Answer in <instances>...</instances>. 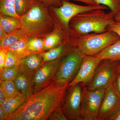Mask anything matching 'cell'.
<instances>
[{
    "instance_id": "obj_1",
    "label": "cell",
    "mask_w": 120,
    "mask_h": 120,
    "mask_svg": "<svg viewBox=\"0 0 120 120\" xmlns=\"http://www.w3.org/2000/svg\"><path fill=\"white\" fill-rule=\"evenodd\" d=\"M69 83L60 86L53 81L34 92L6 120H45L57 108L61 107Z\"/></svg>"
},
{
    "instance_id": "obj_2",
    "label": "cell",
    "mask_w": 120,
    "mask_h": 120,
    "mask_svg": "<svg viewBox=\"0 0 120 120\" xmlns=\"http://www.w3.org/2000/svg\"><path fill=\"white\" fill-rule=\"evenodd\" d=\"M22 30L28 38H41L52 32L53 24L47 6L35 0L28 12L20 17Z\"/></svg>"
},
{
    "instance_id": "obj_3",
    "label": "cell",
    "mask_w": 120,
    "mask_h": 120,
    "mask_svg": "<svg viewBox=\"0 0 120 120\" xmlns=\"http://www.w3.org/2000/svg\"><path fill=\"white\" fill-rule=\"evenodd\" d=\"M116 15L112 11L106 13L102 9L88 11L73 17L69 27L77 36L91 33H103L107 31V26L114 20Z\"/></svg>"
},
{
    "instance_id": "obj_4",
    "label": "cell",
    "mask_w": 120,
    "mask_h": 120,
    "mask_svg": "<svg viewBox=\"0 0 120 120\" xmlns=\"http://www.w3.org/2000/svg\"><path fill=\"white\" fill-rule=\"evenodd\" d=\"M120 39L117 33L107 31L103 33H91L77 36L74 45L84 55L95 56Z\"/></svg>"
},
{
    "instance_id": "obj_5",
    "label": "cell",
    "mask_w": 120,
    "mask_h": 120,
    "mask_svg": "<svg viewBox=\"0 0 120 120\" xmlns=\"http://www.w3.org/2000/svg\"><path fill=\"white\" fill-rule=\"evenodd\" d=\"M84 55L75 46L72 47L61 60L54 81L60 86L70 83L79 70Z\"/></svg>"
},
{
    "instance_id": "obj_6",
    "label": "cell",
    "mask_w": 120,
    "mask_h": 120,
    "mask_svg": "<svg viewBox=\"0 0 120 120\" xmlns=\"http://www.w3.org/2000/svg\"><path fill=\"white\" fill-rule=\"evenodd\" d=\"M86 86L79 83L70 87L65 96L61 108L68 120H84L82 113V99Z\"/></svg>"
},
{
    "instance_id": "obj_7",
    "label": "cell",
    "mask_w": 120,
    "mask_h": 120,
    "mask_svg": "<svg viewBox=\"0 0 120 120\" xmlns=\"http://www.w3.org/2000/svg\"><path fill=\"white\" fill-rule=\"evenodd\" d=\"M119 61L103 60L98 67L92 81L86 86L88 90L106 88L113 83L117 73Z\"/></svg>"
},
{
    "instance_id": "obj_8",
    "label": "cell",
    "mask_w": 120,
    "mask_h": 120,
    "mask_svg": "<svg viewBox=\"0 0 120 120\" xmlns=\"http://www.w3.org/2000/svg\"><path fill=\"white\" fill-rule=\"evenodd\" d=\"M105 88L91 90L85 87L82 99L84 120H98L99 112Z\"/></svg>"
},
{
    "instance_id": "obj_9",
    "label": "cell",
    "mask_w": 120,
    "mask_h": 120,
    "mask_svg": "<svg viewBox=\"0 0 120 120\" xmlns=\"http://www.w3.org/2000/svg\"><path fill=\"white\" fill-rule=\"evenodd\" d=\"M108 9V7L103 5L82 6L64 0L60 7L53 8V10L65 27L69 29L71 19L76 15L95 9L105 10Z\"/></svg>"
},
{
    "instance_id": "obj_10",
    "label": "cell",
    "mask_w": 120,
    "mask_h": 120,
    "mask_svg": "<svg viewBox=\"0 0 120 120\" xmlns=\"http://www.w3.org/2000/svg\"><path fill=\"white\" fill-rule=\"evenodd\" d=\"M103 59L97 56L84 55L82 64L73 80L69 84L68 87L77 84L82 83L86 86L92 81L96 69Z\"/></svg>"
},
{
    "instance_id": "obj_11",
    "label": "cell",
    "mask_w": 120,
    "mask_h": 120,
    "mask_svg": "<svg viewBox=\"0 0 120 120\" xmlns=\"http://www.w3.org/2000/svg\"><path fill=\"white\" fill-rule=\"evenodd\" d=\"M120 108V98L112 83L105 89L98 120H108Z\"/></svg>"
},
{
    "instance_id": "obj_12",
    "label": "cell",
    "mask_w": 120,
    "mask_h": 120,
    "mask_svg": "<svg viewBox=\"0 0 120 120\" xmlns=\"http://www.w3.org/2000/svg\"><path fill=\"white\" fill-rule=\"evenodd\" d=\"M62 58L43 65L35 72L32 77L34 92L45 88L53 82Z\"/></svg>"
},
{
    "instance_id": "obj_13",
    "label": "cell",
    "mask_w": 120,
    "mask_h": 120,
    "mask_svg": "<svg viewBox=\"0 0 120 120\" xmlns=\"http://www.w3.org/2000/svg\"><path fill=\"white\" fill-rule=\"evenodd\" d=\"M13 81L19 92L27 97L34 93L32 76L27 73L20 66L17 76Z\"/></svg>"
},
{
    "instance_id": "obj_14",
    "label": "cell",
    "mask_w": 120,
    "mask_h": 120,
    "mask_svg": "<svg viewBox=\"0 0 120 120\" xmlns=\"http://www.w3.org/2000/svg\"><path fill=\"white\" fill-rule=\"evenodd\" d=\"M71 43L68 41H65L57 47L48 50L47 52L41 53V56L43 60L42 65L62 58L64 55L68 53L72 47L74 46V45H70Z\"/></svg>"
},
{
    "instance_id": "obj_15",
    "label": "cell",
    "mask_w": 120,
    "mask_h": 120,
    "mask_svg": "<svg viewBox=\"0 0 120 120\" xmlns=\"http://www.w3.org/2000/svg\"><path fill=\"white\" fill-rule=\"evenodd\" d=\"M41 53H32L20 60L19 65L26 72L33 77L35 72L42 64Z\"/></svg>"
},
{
    "instance_id": "obj_16",
    "label": "cell",
    "mask_w": 120,
    "mask_h": 120,
    "mask_svg": "<svg viewBox=\"0 0 120 120\" xmlns=\"http://www.w3.org/2000/svg\"><path fill=\"white\" fill-rule=\"evenodd\" d=\"M27 98L25 95L19 92L12 97L6 98L0 106L4 110L7 117L9 114L15 112L24 103Z\"/></svg>"
},
{
    "instance_id": "obj_17",
    "label": "cell",
    "mask_w": 120,
    "mask_h": 120,
    "mask_svg": "<svg viewBox=\"0 0 120 120\" xmlns=\"http://www.w3.org/2000/svg\"><path fill=\"white\" fill-rule=\"evenodd\" d=\"M0 25L8 34L21 29L22 27V22L19 18L2 14L0 15Z\"/></svg>"
},
{
    "instance_id": "obj_18",
    "label": "cell",
    "mask_w": 120,
    "mask_h": 120,
    "mask_svg": "<svg viewBox=\"0 0 120 120\" xmlns=\"http://www.w3.org/2000/svg\"><path fill=\"white\" fill-rule=\"evenodd\" d=\"M28 38L26 36H24L7 49L14 53L19 57L20 60H22L33 53L28 49L27 45Z\"/></svg>"
},
{
    "instance_id": "obj_19",
    "label": "cell",
    "mask_w": 120,
    "mask_h": 120,
    "mask_svg": "<svg viewBox=\"0 0 120 120\" xmlns=\"http://www.w3.org/2000/svg\"><path fill=\"white\" fill-rule=\"evenodd\" d=\"M96 56L103 60L120 61V39L110 45Z\"/></svg>"
},
{
    "instance_id": "obj_20",
    "label": "cell",
    "mask_w": 120,
    "mask_h": 120,
    "mask_svg": "<svg viewBox=\"0 0 120 120\" xmlns=\"http://www.w3.org/2000/svg\"><path fill=\"white\" fill-rule=\"evenodd\" d=\"M45 50H49L57 47L64 41V36L61 31L56 30L47 35L44 39Z\"/></svg>"
},
{
    "instance_id": "obj_21",
    "label": "cell",
    "mask_w": 120,
    "mask_h": 120,
    "mask_svg": "<svg viewBox=\"0 0 120 120\" xmlns=\"http://www.w3.org/2000/svg\"><path fill=\"white\" fill-rule=\"evenodd\" d=\"M26 36L22 29L16 30L0 38V48L7 49L11 45L15 43Z\"/></svg>"
},
{
    "instance_id": "obj_22",
    "label": "cell",
    "mask_w": 120,
    "mask_h": 120,
    "mask_svg": "<svg viewBox=\"0 0 120 120\" xmlns=\"http://www.w3.org/2000/svg\"><path fill=\"white\" fill-rule=\"evenodd\" d=\"M0 14L8 15L20 19L15 9L14 0H0Z\"/></svg>"
},
{
    "instance_id": "obj_23",
    "label": "cell",
    "mask_w": 120,
    "mask_h": 120,
    "mask_svg": "<svg viewBox=\"0 0 120 120\" xmlns=\"http://www.w3.org/2000/svg\"><path fill=\"white\" fill-rule=\"evenodd\" d=\"M44 39L41 38H28L27 45L28 49L32 53H41L44 52Z\"/></svg>"
},
{
    "instance_id": "obj_24",
    "label": "cell",
    "mask_w": 120,
    "mask_h": 120,
    "mask_svg": "<svg viewBox=\"0 0 120 120\" xmlns=\"http://www.w3.org/2000/svg\"><path fill=\"white\" fill-rule=\"evenodd\" d=\"M17 15L21 17L27 13L35 0H14Z\"/></svg>"
},
{
    "instance_id": "obj_25",
    "label": "cell",
    "mask_w": 120,
    "mask_h": 120,
    "mask_svg": "<svg viewBox=\"0 0 120 120\" xmlns=\"http://www.w3.org/2000/svg\"><path fill=\"white\" fill-rule=\"evenodd\" d=\"M20 65L13 68H4L0 71V82L7 80L14 81L17 76Z\"/></svg>"
},
{
    "instance_id": "obj_26",
    "label": "cell",
    "mask_w": 120,
    "mask_h": 120,
    "mask_svg": "<svg viewBox=\"0 0 120 120\" xmlns=\"http://www.w3.org/2000/svg\"><path fill=\"white\" fill-rule=\"evenodd\" d=\"M5 94L6 98H8L19 92L14 81L12 80L0 82V85Z\"/></svg>"
},
{
    "instance_id": "obj_27",
    "label": "cell",
    "mask_w": 120,
    "mask_h": 120,
    "mask_svg": "<svg viewBox=\"0 0 120 120\" xmlns=\"http://www.w3.org/2000/svg\"><path fill=\"white\" fill-rule=\"evenodd\" d=\"M97 5H105L116 15L120 13V0H95Z\"/></svg>"
},
{
    "instance_id": "obj_28",
    "label": "cell",
    "mask_w": 120,
    "mask_h": 120,
    "mask_svg": "<svg viewBox=\"0 0 120 120\" xmlns=\"http://www.w3.org/2000/svg\"><path fill=\"white\" fill-rule=\"evenodd\" d=\"M7 56L4 68H13L19 65V58L14 53L7 49Z\"/></svg>"
},
{
    "instance_id": "obj_29",
    "label": "cell",
    "mask_w": 120,
    "mask_h": 120,
    "mask_svg": "<svg viewBox=\"0 0 120 120\" xmlns=\"http://www.w3.org/2000/svg\"><path fill=\"white\" fill-rule=\"evenodd\" d=\"M48 119L50 120H67L61 107L57 108L50 114Z\"/></svg>"
},
{
    "instance_id": "obj_30",
    "label": "cell",
    "mask_w": 120,
    "mask_h": 120,
    "mask_svg": "<svg viewBox=\"0 0 120 120\" xmlns=\"http://www.w3.org/2000/svg\"><path fill=\"white\" fill-rule=\"evenodd\" d=\"M107 30L116 32L120 37V22L114 20L107 26Z\"/></svg>"
},
{
    "instance_id": "obj_31",
    "label": "cell",
    "mask_w": 120,
    "mask_h": 120,
    "mask_svg": "<svg viewBox=\"0 0 120 120\" xmlns=\"http://www.w3.org/2000/svg\"><path fill=\"white\" fill-rule=\"evenodd\" d=\"M113 84L117 94L120 98V72H118L116 75Z\"/></svg>"
},
{
    "instance_id": "obj_32",
    "label": "cell",
    "mask_w": 120,
    "mask_h": 120,
    "mask_svg": "<svg viewBox=\"0 0 120 120\" xmlns=\"http://www.w3.org/2000/svg\"><path fill=\"white\" fill-rule=\"evenodd\" d=\"M7 53V49H0V71L4 68Z\"/></svg>"
},
{
    "instance_id": "obj_33",
    "label": "cell",
    "mask_w": 120,
    "mask_h": 120,
    "mask_svg": "<svg viewBox=\"0 0 120 120\" xmlns=\"http://www.w3.org/2000/svg\"><path fill=\"white\" fill-rule=\"evenodd\" d=\"M38 0L42 2L46 6L50 5L57 4L60 5V6L62 5V1L64 0Z\"/></svg>"
},
{
    "instance_id": "obj_34",
    "label": "cell",
    "mask_w": 120,
    "mask_h": 120,
    "mask_svg": "<svg viewBox=\"0 0 120 120\" xmlns=\"http://www.w3.org/2000/svg\"><path fill=\"white\" fill-rule=\"evenodd\" d=\"M72 0L83 2L88 5H98L96 4L95 0Z\"/></svg>"
},
{
    "instance_id": "obj_35",
    "label": "cell",
    "mask_w": 120,
    "mask_h": 120,
    "mask_svg": "<svg viewBox=\"0 0 120 120\" xmlns=\"http://www.w3.org/2000/svg\"><path fill=\"white\" fill-rule=\"evenodd\" d=\"M5 94L2 86H0V105H1L6 99Z\"/></svg>"
},
{
    "instance_id": "obj_36",
    "label": "cell",
    "mask_w": 120,
    "mask_h": 120,
    "mask_svg": "<svg viewBox=\"0 0 120 120\" xmlns=\"http://www.w3.org/2000/svg\"><path fill=\"white\" fill-rule=\"evenodd\" d=\"M108 120H120V108L116 113L109 118Z\"/></svg>"
},
{
    "instance_id": "obj_37",
    "label": "cell",
    "mask_w": 120,
    "mask_h": 120,
    "mask_svg": "<svg viewBox=\"0 0 120 120\" xmlns=\"http://www.w3.org/2000/svg\"><path fill=\"white\" fill-rule=\"evenodd\" d=\"M7 117V116L4 110L0 106V120H6Z\"/></svg>"
},
{
    "instance_id": "obj_38",
    "label": "cell",
    "mask_w": 120,
    "mask_h": 120,
    "mask_svg": "<svg viewBox=\"0 0 120 120\" xmlns=\"http://www.w3.org/2000/svg\"><path fill=\"white\" fill-rule=\"evenodd\" d=\"M7 34H8L6 32L2 26L0 25V38L4 37Z\"/></svg>"
},
{
    "instance_id": "obj_39",
    "label": "cell",
    "mask_w": 120,
    "mask_h": 120,
    "mask_svg": "<svg viewBox=\"0 0 120 120\" xmlns=\"http://www.w3.org/2000/svg\"><path fill=\"white\" fill-rule=\"evenodd\" d=\"M114 20L117 22H120V13H118L115 15Z\"/></svg>"
},
{
    "instance_id": "obj_40",
    "label": "cell",
    "mask_w": 120,
    "mask_h": 120,
    "mask_svg": "<svg viewBox=\"0 0 120 120\" xmlns=\"http://www.w3.org/2000/svg\"><path fill=\"white\" fill-rule=\"evenodd\" d=\"M120 72V61H119V64L117 68V72Z\"/></svg>"
}]
</instances>
